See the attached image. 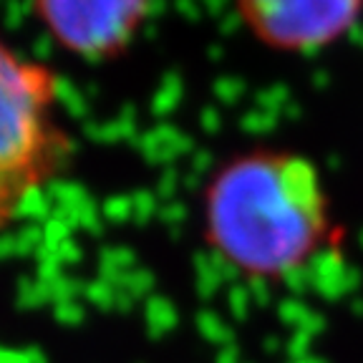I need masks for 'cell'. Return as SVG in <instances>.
<instances>
[{
    "label": "cell",
    "mask_w": 363,
    "mask_h": 363,
    "mask_svg": "<svg viewBox=\"0 0 363 363\" xmlns=\"http://www.w3.org/2000/svg\"><path fill=\"white\" fill-rule=\"evenodd\" d=\"M30 6L56 45L96 63L126 51L152 0H30Z\"/></svg>",
    "instance_id": "3957f363"
},
{
    "label": "cell",
    "mask_w": 363,
    "mask_h": 363,
    "mask_svg": "<svg viewBox=\"0 0 363 363\" xmlns=\"http://www.w3.org/2000/svg\"><path fill=\"white\" fill-rule=\"evenodd\" d=\"M74 157L51 68L0 38V230Z\"/></svg>",
    "instance_id": "7a4b0ae2"
},
{
    "label": "cell",
    "mask_w": 363,
    "mask_h": 363,
    "mask_svg": "<svg viewBox=\"0 0 363 363\" xmlns=\"http://www.w3.org/2000/svg\"><path fill=\"white\" fill-rule=\"evenodd\" d=\"M204 238L247 278H283L323 250L330 202L311 159L252 149L230 159L204 189Z\"/></svg>",
    "instance_id": "6da1fadb"
},
{
    "label": "cell",
    "mask_w": 363,
    "mask_h": 363,
    "mask_svg": "<svg viewBox=\"0 0 363 363\" xmlns=\"http://www.w3.org/2000/svg\"><path fill=\"white\" fill-rule=\"evenodd\" d=\"M238 11L260 43L306 53L343 38L361 18L363 0H238Z\"/></svg>",
    "instance_id": "277c9868"
}]
</instances>
